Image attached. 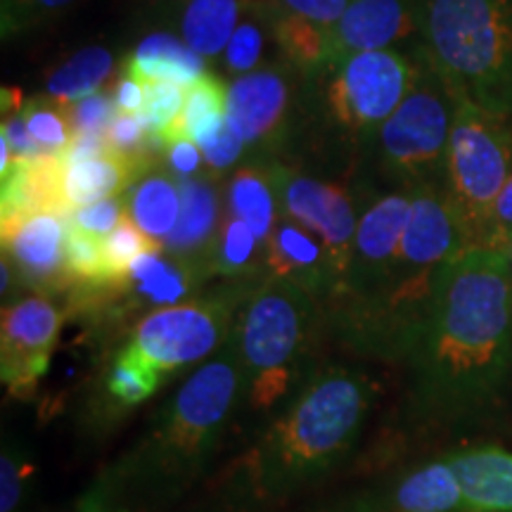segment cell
Returning a JSON list of instances; mask_svg holds the SVG:
<instances>
[{
  "label": "cell",
  "instance_id": "30bf717a",
  "mask_svg": "<svg viewBox=\"0 0 512 512\" xmlns=\"http://www.w3.org/2000/svg\"><path fill=\"white\" fill-rule=\"evenodd\" d=\"M413 192H389L375 200L358 219L354 252L342 285L325 304V313L354 309L382 290L399 256L403 233L411 221Z\"/></svg>",
  "mask_w": 512,
  "mask_h": 512
},
{
  "label": "cell",
  "instance_id": "ba28073f",
  "mask_svg": "<svg viewBox=\"0 0 512 512\" xmlns=\"http://www.w3.org/2000/svg\"><path fill=\"white\" fill-rule=\"evenodd\" d=\"M418 67V53L408 60L389 48L351 55L328 69L325 107L332 124L351 138L375 136L413 88Z\"/></svg>",
  "mask_w": 512,
  "mask_h": 512
},
{
  "label": "cell",
  "instance_id": "cb8c5ba5",
  "mask_svg": "<svg viewBox=\"0 0 512 512\" xmlns=\"http://www.w3.org/2000/svg\"><path fill=\"white\" fill-rule=\"evenodd\" d=\"M389 512H465L463 489L451 463L439 460L401 479Z\"/></svg>",
  "mask_w": 512,
  "mask_h": 512
},
{
  "label": "cell",
  "instance_id": "9a60e30c",
  "mask_svg": "<svg viewBox=\"0 0 512 512\" xmlns=\"http://www.w3.org/2000/svg\"><path fill=\"white\" fill-rule=\"evenodd\" d=\"M292 81L283 69H256L228 88V124L245 147L275 143L292 112Z\"/></svg>",
  "mask_w": 512,
  "mask_h": 512
},
{
  "label": "cell",
  "instance_id": "d4e9b609",
  "mask_svg": "<svg viewBox=\"0 0 512 512\" xmlns=\"http://www.w3.org/2000/svg\"><path fill=\"white\" fill-rule=\"evenodd\" d=\"M249 3L252 0H183V41L202 57L223 53Z\"/></svg>",
  "mask_w": 512,
  "mask_h": 512
},
{
  "label": "cell",
  "instance_id": "ffe728a7",
  "mask_svg": "<svg viewBox=\"0 0 512 512\" xmlns=\"http://www.w3.org/2000/svg\"><path fill=\"white\" fill-rule=\"evenodd\" d=\"M280 188H283V166L264 162L242 166L228 183L230 214L245 221L264 245L283 214Z\"/></svg>",
  "mask_w": 512,
  "mask_h": 512
},
{
  "label": "cell",
  "instance_id": "603a6c76",
  "mask_svg": "<svg viewBox=\"0 0 512 512\" xmlns=\"http://www.w3.org/2000/svg\"><path fill=\"white\" fill-rule=\"evenodd\" d=\"M121 72L140 83L171 81L192 86L204 76V62L185 41L171 34H150L126 57Z\"/></svg>",
  "mask_w": 512,
  "mask_h": 512
},
{
  "label": "cell",
  "instance_id": "d6986e66",
  "mask_svg": "<svg viewBox=\"0 0 512 512\" xmlns=\"http://www.w3.org/2000/svg\"><path fill=\"white\" fill-rule=\"evenodd\" d=\"M463 489L465 512H512V453L472 448L448 458Z\"/></svg>",
  "mask_w": 512,
  "mask_h": 512
},
{
  "label": "cell",
  "instance_id": "5b68a950",
  "mask_svg": "<svg viewBox=\"0 0 512 512\" xmlns=\"http://www.w3.org/2000/svg\"><path fill=\"white\" fill-rule=\"evenodd\" d=\"M512 171V119L458 95L446 162V195L465 247H491L494 211Z\"/></svg>",
  "mask_w": 512,
  "mask_h": 512
},
{
  "label": "cell",
  "instance_id": "6da1fadb",
  "mask_svg": "<svg viewBox=\"0 0 512 512\" xmlns=\"http://www.w3.org/2000/svg\"><path fill=\"white\" fill-rule=\"evenodd\" d=\"M420 413L460 422L501 396L512 368V261L465 247L441 268L430 318L406 358Z\"/></svg>",
  "mask_w": 512,
  "mask_h": 512
},
{
  "label": "cell",
  "instance_id": "60d3db41",
  "mask_svg": "<svg viewBox=\"0 0 512 512\" xmlns=\"http://www.w3.org/2000/svg\"><path fill=\"white\" fill-rule=\"evenodd\" d=\"M114 102H117V114H140L145 107V86L131 76H121L114 86Z\"/></svg>",
  "mask_w": 512,
  "mask_h": 512
},
{
  "label": "cell",
  "instance_id": "3957f363",
  "mask_svg": "<svg viewBox=\"0 0 512 512\" xmlns=\"http://www.w3.org/2000/svg\"><path fill=\"white\" fill-rule=\"evenodd\" d=\"M325 328V304L304 287L266 275L245 292L230 337L245 373V399L256 411H271L309 382L304 377Z\"/></svg>",
  "mask_w": 512,
  "mask_h": 512
},
{
  "label": "cell",
  "instance_id": "8d00e7d4",
  "mask_svg": "<svg viewBox=\"0 0 512 512\" xmlns=\"http://www.w3.org/2000/svg\"><path fill=\"white\" fill-rule=\"evenodd\" d=\"M126 216H128L126 195H119V197H107V200L102 202H95L91 207L76 209L69 221H72L74 226L88 230V233L98 235V238H105V235H110L112 230L126 219Z\"/></svg>",
  "mask_w": 512,
  "mask_h": 512
},
{
  "label": "cell",
  "instance_id": "277c9868",
  "mask_svg": "<svg viewBox=\"0 0 512 512\" xmlns=\"http://www.w3.org/2000/svg\"><path fill=\"white\" fill-rule=\"evenodd\" d=\"M420 50L441 79L512 119V0H415Z\"/></svg>",
  "mask_w": 512,
  "mask_h": 512
},
{
  "label": "cell",
  "instance_id": "83f0119b",
  "mask_svg": "<svg viewBox=\"0 0 512 512\" xmlns=\"http://www.w3.org/2000/svg\"><path fill=\"white\" fill-rule=\"evenodd\" d=\"M271 10V8H268ZM271 27L278 48L304 74H323L328 64V31L304 17L271 10Z\"/></svg>",
  "mask_w": 512,
  "mask_h": 512
},
{
  "label": "cell",
  "instance_id": "5bb4252c",
  "mask_svg": "<svg viewBox=\"0 0 512 512\" xmlns=\"http://www.w3.org/2000/svg\"><path fill=\"white\" fill-rule=\"evenodd\" d=\"M408 36H420L415 0H351L342 19L328 31L325 72L351 55L389 50Z\"/></svg>",
  "mask_w": 512,
  "mask_h": 512
},
{
  "label": "cell",
  "instance_id": "7c38bea8",
  "mask_svg": "<svg viewBox=\"0 0 512 512\" xmlns=\"http://www.w3.org/2000/svg\"><path fill=\"white\" fill-rule=\"evenodd\" d=\"M280 195H283V214L302 223L311 233H316L325 249H328L339 287L349 271L358 228L356 207L351 202L349 192L339 188V185L283 169Z\"/></svg>",
  "mask_w": 512,
  "mask_h": 512
},
{
  "label": "cell",
  "instance_id": "e0dca14e",
  "mask_svg": "<svg viewBox=\"0 0 512 512\" xmlns=\"http://www.w3.org/2000/svg\"><path fill=\"white\" fill-rule=\"evenodd\" d=\"M221 202L216 185L207 176L183 178L181 216L174 233L164 242V252L207 275V259L219 235Z\"/></svg>",
  "mask_w": 512,
  "mask_h": 512
},
{
  "label": "cell",
  "instance_id": "f1b7e54d",
  "mask_svg": "<svg viewBox=\"0 0 512 512\" xmlns=\"http://www.w3.org/2000/svg\"><path fill=\"white\" fill-rule=\"evenodd\" d=\"M228 121V91L216 76L204 74L188 86V98L181 114L183 138L195 140L197 145L207 143Z\"/></svg>",
  "mask_w": 512,
  "mask_h": 512
},
{
  "label": "cell",
  "instance_id": "4fadbf2b",
  "mask_svg": "<svg viewBox=\"0 0 512 512\" xmlns=\"http://www.w3.org/2000/svg\"><path fill=\"white\" fill-rule=\"evenodd\" d=\"M3 259L10 256L12 273L36 294L64 292L72 285L67 268V219L57 214H31L3 228Z\"/></svg>",
  "mask_w": 512,
  "mask_h": 512
},
{
  "label": "cell",
  "instance_id": "8992f818",
  "mask_svg": "<svg viewBox=\"0 0 512 512\" xmlns=\"http://www.w3.org/2000/svg\"><path fill=\"white\" fill-rule=\"evenodd\" d=\"M418 60L420 67L413 88L377 131L380 157L384 171L403 188H444L448 140L458 95L441 79L420 48Z\"/></svg>",
  "mask_w": 512,
  "mask_h": 512
},
{
  "label": "cell",
  "instance_id": "2e32d148",
  "mask_svg": "<svg viewBox=\"0 0 512 512\" xmlns=\"http://www.w3.org/2000/svg\"><path fill=\"white\" fill-rule=\"evenodd\" d=\"M264 249V266L271 278L304 287V290L316 294L320 302L328 304L337 287V275L328 249L316 233L283 214L275 223L273 233L268 235Z\"/></svg>",
  "mask_w": 512,
  "mask_h": 512
},
{
  "label": "cell",
  "instance_id": "f35d334b",
  "mask_svg": "<svg viewBox=\"0 0 512 512\" xmlns=\"http://www.w3.org/2000/svg\"><path fill=\"white\" fill-rule=\"evenodd\" d=\"M204 162L214 174H221V171H228L238 159L242 157V150H245V143H242L238 133L230 128L226 121L219 131L211 136L207 143L200 145Z\"/></svg>",
  "mask_w": 512,
  "mask_h": 512
},
{
  "label": "cell",
  "instance_id": "1f68e13d",
  "mask_svg": "<svg viewBox=\"0 0 512 512\" xmlns=\"http://www.w3.org/2000/svg\"><path fill=\"white\" fill-rule=\"evenodd\" d=\"M271 17V10L254 8V0L249 3L247 17L238 24V29L230 36L223 57H226V67L233 74H247L259 64L261 55L266 48V29L264 22Z\"/></svg>",
  "mask_w": 512,
  "mask_h": 512
},
{
  "label": "cell",
  "instance_id": "d6a6232c",
  "mask_svg": "<svg viewBox=\"0 0 512 512\" xmlns=\"http://www.w3.org/2000/svg\"><path fill=\"white\" fill-rule=\"evenodd\" d=\"M102 242H105L107 271H110V278L114 287H117V292L119 285L124 283L128 268H131V264L140 254L152 252V249H164L162 245H157L155 240L147 238L143 230L136 226V221L131 219V214H128L110 235H105Z\"/></svg>",
  "mask_w": 512,
  "mask_h": 512
},
{
  "label": "cell",
  "instance_id": "7402d4cb",
  "mask_svg": "<svg viewBox=\"0 0 512 512\" xmlns=\"http://www.w3.org/2000/svg\"><path fill=\"white\" fill-rule=\"evenodd\" d=\"M204 275L164 252L152 249L143 252L128 268L119 294L133 292L138 302L152 306H174L188 297Z\"/></svg>",
  "mask_w": 512,
  "mask_h": 512
},
{
  "label": "cell",
  "instance_id": "484cf974",
  "mask_svg": "<svg viewBox=\"0 0 512 512\" xmlns=\"http://www.w3.org/2000/svg\"><path fill=\"white\" fill-rule=\"evenodd\" d=\"M114 72V55L107 48L88 46L57 67L46 83V98L60 107L102 91V83Z\"/></svg>",
  "mask_w": 512,
  "mask_h": 512
},
{
  "label": "cell",
  "instance_id": "d590c367",
  "mask_svg": "<svg viewBox=\"0 0 512 512\" xmlns=\"http://www.w3.org/2000/svg\"><path fill=\"white\" fill-rule=\"evenodd\" d=\"M67 117L74 136L76 133H107L112 119L117 117V102H114V95L98 91L69 105Z\"/></svg>",
  "mask_w": 512,
  "mask_h": 512
},
{
  "label": "cell",
  "instance_id": "836d02e7",
  "mask_svg": "<svg viewBox=\"0 0 512 512\" xmlns=\"http://www.w3.org/2000/svg\"><path fill=\"white\" fill-rule=\"evenodd\" d=\"M79 0H0L3 36H17L60 17Z\"/></svg>",
  "mask_w": 512,
  "mask_h": 512
},
{
  "label": "cell",
  "instance_id": "4dcf8cb0",
  "mask_svg": "<svg viewBox=\"0 0 512 512\" xmlns=\"http://www.w3.org/2000/svg\"><path fill=\"white\" fill-rule=\"evenodd\" d=\"M24 121L31 138L46 155H62L74 138L67 107H60L50 98L24 102Z\"/></svg>",
  "mask_w": 512,
  "mask_h": 512
},
{
  "label": "cell",
  "instance_id": "44dd1931",
  "mask_svg": "<svg viewBox=\"0 0 512 512\" xmlns=\"http://www.w3.org/2000/svg\"><path fill=\"white\" fill-rule=\"evenodd\" d=\"M164 166L152 164L126 192V207L136 226L164 247L181 216V183Z\"/></svg>",
  "mask_w": 512,
  "mask_h": 512
},
{
  "label": "cell",
  "instance_id": "7a4b0ae2",
  "mask_svg": "<svg viewBox=\"0 0 512 512\" xmlns=\"http://www.w3.org/2000/svg\"><path fill=\"white\" fill-rule=\"evenodd\" d=\"M370 389L361 375L330 368L299 389L256 446L252 475L266 494L311 482L344 458L361 434Z\"/></svg>",
  "mask_w": 512,
  "mask_h": 512
},
{
  "label": "cell",
  "instance_id": "74e56055",
  "mask_svg": "<svg viewBox=\"0 0 512 512\" xmlns=\"http://www.w3.org/2000/svg\"><path fill=\"white\" fill-rule=\"evenodd\" d=\"M349 5L351 0H271L268 8L273 12H285V15L304 17L309 22L320 24V27L332 29Z\"/></svg>",
  "mask_w": 512,
  "mask_h": 512
},
{
  "label": "cell",
  "instance_id": "8fae6325",
  "mask_svg": "<svg viewBox=\"0 0 512 512\" xmlns=\"http://www.w3.org/2000/svg\"><path fill=\"white\" fill-rule=\"evenodd\" d=\"M64 311L48 294L5 306L0 330V377L17 399H29L48 373Z\"/></svg>",
  "mask_w": 512,
  "mask_h": 512
},
{
  "label": "cell",
  "instance_id": "7bdbcfd3",
  "mask_svg": "<svg viewBox=\"0 0 512 512\" xmlns=\"http://www.w3.org/2000/svg\"><path fill=\"white\" fill-rule=\"evenodd\" d=\"M508 254H510V261H512V240H510V247H508Z\"/></svg>",
  "mask_w": 512,
  "mask_h": 512
},
{
  "label": "cell",
  "instance_id": "e575fe53",
  "mask_svg": "<svg viewBox=\"0 0 512 512\" xmlns=\"http://www.w3.org/2000/svg\"><path fill=\"white\" fill-rule=\"evenodd\" d=\"M107 140L110 147L119 155L138 162H152L150 159V140L152 133L140 114H117L107 128ZM155 143V140H152Z\"/></svg>",
  "mask_w": 512,
  "mask_h": 512
},
{
  "label": "cell",
  "instance_id": "ac0fdd59",
  "mask_svg": "<svg viewBox=\"0 0 512 512\" xmlns=\"http://www.w3.org/2000/svg\"><path fill=\"white\" fill-rule=\"evenodd\" d=\"M152 162L128 159L119 152L79 159V162H64L62 159V190L67 207L76 209L91 207L107 197L126 195L128 188L150 169Z\"/></svg>",
  "mask_w": 512,
  "mask_h": 512
},
{
  "label": "cell",
  "instance_id": "b9f144b4",
  "mask_svg": "<svg viewBox=\"0 0 512 512\" xmlns=\"http://www.w3.org/2000/svg\"><path fill=\"white\" fill-rule=\"evenodd\" d=\"M22 470H17L15 460L3 456V512L15 508L19 498V482H22Z\"/></svg>",
  "mask_w": 512,
  "mask_h": 512
},
{
  "label": "cell",
  "instance_id": "ab89813d",
  "mask_svg": "<svg viewBox=\"0 0 512 512\" xmlns=\"http://www.w3.org/2000/svg\"><path fill=\"white\" fill-rule=\"evenodd\" d=\"M202 152L197 150V143L190 138H181L176 140L174 145L166 150V164H169V169L174 171V174L181 178V176H192L197 169L202 166Z\"/></svg>",
  "mask_w": 512,
  "mask_h": 512
},
{
  "label": "cell",
  "instance_id": "4316f807",
  "mask_svg": "<svg viewBox=\"0 0 512 512\" xmlns=\"http://www.w3.org/2000/svg\"><path fill=\"white\" fill-rule=\"evenodd\" d=\"M264 261L266 249L259 235L245 221L235 219L233 214L223 216L219 235H216L207 259V275L216 273L223 278L240 280L254 275Z\"/></svg>",
  "mask_w": 512,
  "mask_h": 512
},
{
  "label": "cell",
  "instance_id": "52a82bcc",
  "mask_svg": "<svg viewBox=\"0 0 512 512\" xmlns=\"http://www.w3.org/2000/svg\"><path fill=\"white\" fill-rule=\"evenodd\" d=\"M240 394H245V373L233 337L216 358L197 370L171 403L169 415L157 437L155 456L162 465L181 472L197 463L219 439Z\"/></svg>",
  "mask_w": 512,
  "mask_h": 512
},
{
  "label": "cell",
  "instance_id": "9c48e42d",
  "mask_svg": "<svg viewBox=\"0 0 512 512\" xmlns=\"http://www.w3.org/2000/svg\"><path fill=\"white\" fill-rule=\"evenodd\" d=\"M242 297L245 294L235 292L204 302L162 306L140 320L131 344L162 375L202 361L228 344Z\"/></svg>",
  "mask_w": 512,
  "mask_h": 512
},
{
  "label": "cell",
  "instance_id": "f546056e",
  "mask_svg": "<svg viewBox=\"0 0 512 512\" xmlns=\"http://www.w3.org/2000/svg\"><path fill=\"white\" fill-rule=\"evenodd\" d=\"M159 380H162V373L133 344H128L110 370L107 392L124 406H133V403L150 399L157 392Z\"/></svg>",
  "mask_w": 512,
  "mask_h": 512
}]
</instances>
